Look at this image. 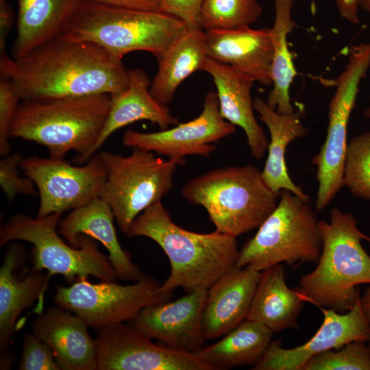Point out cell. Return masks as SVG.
<instances>
[{
	"mask_svg": "<svg viewBox=\"0 0 370 370\" xmlns=\"http://www.w3.org/2000/svg\"><path fill=\"white\" fill-rule=\"evenodd\" d=\"M207 57L234 66L262 85L272 84L270 28L205 31Z\"/></svg>",
	"mask_w": 370,
	"mask_h": 370,
	"instance_id": "21",
	"label": "cell"
},
{
	"mask_svg": "<svg viewBox=\"0 0 370 370\" xmlns=\"http://www.w3.org/2000/svg\"><path fill=\"white\" fill-rule=\"evenodd\" d=\"M262 14L258 0H203L200 25L204 31L249 27Z\"/></svg>",
	"mask_w": 370,
	"mask_h": 370,
	"instance_id": "30",
	"label": "cell"
},
{
	"mask_svg": "<svg viewBox=\"0 0 370 370\" xmlns=\"http://www.w3.org/2000/svg\"><path fill=\"white\" fill-rule=\"evenodd\" d=\"M370 67V43L351 47L347 62L335 80L336 90L328 106V125L324 143L312 159L318 188L315 210H323L343 186L347 151V125L359 85Z\"/></svg>",
	"mask_w": 370,
	"mask_h": 370,
	"instance_id": "10",
	"label": "cell"
},
{
	"mask_svg": "<svg viewBox=\"0 0 370 370\" xmlns=\"http://www.w3.org/2000/svg\"><path fill=\"white\" fill-rule=\"evenodd\" d=\"M343 186L356 197L370 201V131L348 143Z\"/></svg>",
	"mask_w": 370,
	"mask_h": 370,
	"instance_id": "31",
	"label": "cell"
},
{
	"mask_svg": "<svg viewBox=\"0 0 370 370\" xmlns=\"http://www.w3.org/2000/svg\"><path fill=\"white\" fill-rule=\"evenodd\" d=\"M110 95L97 94L46 101H21L10 130V137L36 143L49 156L64 159L77 153L75 160L86 162L107 119Z\"/></svg>",
	"mask_w": 370,
	"mask_h": 370,
	"instance_id": "4",
	"label": "cell"
},
{
	"mask_svg": "<svg viewBox=\"0 0 370 370\" xmlns=\"http://www.w3.org/2000/svg\"><path fill=\"white\" fill-rule=\"evenodd\" d=\"M95 345L97 370H213L195 353L154 343L129 322L99 330Z\"/></svg>",
	"mask_w": 370,
	"mask_h": 370,
	"instance_id": "13",
	"label": "cell"
},
{
	"mask_svg": "<svg viewBox=\"0 0 370 370\" xmlns=\"http://www.w3.org/2000/svg\"><path fill=\"white\" fill-rule=\"evenodd\" d=\"M160 1L163 12L179 18L188 29H201L200 14L203 0Z\"/></svg>",
	"mask_w": 370,
	"mask_h": 370,
	"instance_id": "36",
	"label": "cell"
},
{
	"mask_svg": "<svg viewBox=\"0 0 370 370\" xmlns=\"http://www.w3.org/2000/svg\"><path fill=\"white\" fill-rule=\"evenodd\" d=\"M187 29L165 12L84 0L64 34L97 44L121 59L136 51L149 52L157 59Z\"/></svg>",
	"mask_w": 370,
	"mask_h": 370,
	"instance_id": "6",
	"label": "cell"
},
{
	"mask_svg": "<svg viewBox=\"0 0 370 370\" xmlns=\"http://www.w3.org/2000/svg\"><path fill=\"white\" fill-rule=\"evenodd\" d=\"M207 58L205 31L188 28L157 58L158 69L149 86L151 95L160 103L169 104L182 82L202 70Z\"/></svg>",
	"mask_w": 370,
	"mask_h": 370,
	"instance_id": "27",
	"label": "cell"
},
{
	"mask_svg": "<svg viewBox=\"0 0 370 370\" xmlns=\"http://www.w3.org/2000/svg\"><path fill=\"white\" fill-rule=\"evenodd\" d=\"M23 159L19 153L15 152L1 157L0 160V185L10 204L18 195L37 194L34 181L27 176L19 175L18 167Z\"/></svg>",
	"mask_w": 370,
	"mask_h": 370,
	"instance_id": "33",
	"label": "cell"
},
{
	"mask_svg": "<svg viewBox=\"0 0 370 370\" xmlns=\"http://www.w3.org/2000/svg\"><path fill=\"white\" fill-rule=\"evenodd\" d=\"M21 99L9 78L0 77V156L10 153V130Z\"/></svg>",
	"mask_w": 370,
	"mask_h": 370,
	"instance_id": "35",
	"label": "cell"
},
{
	"mask_svg": "<svg viewBox=\"0 0 370 370\" xmlns=\"http://www.w3.org/2000/svg\"><path fill=\"white\" fill-rule=\"evenodd\" d=\"M19 370H61L51 348L33 332L23 338Z\"/></svg>",
	"mask_w": 370,
	"mask_h": 370,
	"instance_id": "34",
	"label": "cell"
},
{
	"mask_svg": "<svg viewBox=\"0 0 370 370\" xmlns=\"http://www.w3.org/2000/svg\"><path fill=\"white\" fill-rule=\"evenodd\" d=\"M323 314L322 324L304 344L283 348L281 341H271L255 370H302L313 356L329 349H338L357 341L370 342V323L360 304V294L352 309L338 312L319 308Z\"/></svg>",
	"mask_w": 370,
	"mask_h": 370,
	"instance_id": "15",
	"label": "cell"
},
{
	"mask_svg": "<svg viewBox=\"0 0 370 370\" xmlns=\"http://www.w3.org/2000/svg\"><path fill=\"white\" fill-rule=\"evenodd\" d=\"M360 304L364 314L370 323V286L365 289L362 295H360Z\"/></svg>",
	"mask_w": 370,
	"mask_h": 370,
	"instance_id": "40",
	"label": "cell"
},
{
	"mask_svg": "<svg viewBox=\"0 0 370 370\" xmlns=\"http://www.w3.org/2000/svg\"><path fill=\"white\" fill-rule=\"evenodd\" d=\"M32 332L53 350L61 370H97L95 339L74 313L58 306L39 312Z\"/></svg>",
	"mask_w": 370,
	"mask_h": 370,
	"instance_id": "20",
	"label": "cell"
},
{
	"mask_svg": "<svg viewBox=\"0 0 370 370\" xmlns=\"http://www.w3.org/2000/svg\"><path fill=\"white\" fill-rule=\"evenodd\" d=\"M305 301L298 291L288 286L284 266L277 264L261 272L245 319L259 322L273 332L298 329Z\"/></svg>",
	"mask_w": 370,
	"mask_h": 370,
	"instance_id": "26",
	"label": "cell"
},
{
	"mask_svg": "<svg viewBox=\"0 0 370 370\" xmlns=\"http://www.w3.org/2000/svg\"><path fill=\"white\" fill-rule=\"evenodd\" d=\"M126 235L156 242L169 258L171 272L161 284L164 292L182 288L186 293L208 291L236 264L235 237L214 231L197 233L175 224L162 201L145 209L132 222Z\"/></svg>",
	"mask_w": 370,
	"mask_h": 370,
	"instance_id": "2",
	"label": "cell"
},
{
	"mask_svg": "<svg viewBox=\"0 0 370 370\" xmlns=\"http://www.w3.org/2000/svg\"><path fill=\"white\" fill-rule=\"evenodd\" d=\"M21 101H46L124 89L128 70L122 59L97 44L65 34L0 65Z\"/></svg>",
	"mask_w": 370,
	"mask_h": 370,
	"instance_id": "1",
	"label": "cell"
},
{
	"mask_svg": "<svg viewBox=\"0 0 370 370\" xmlns=\"http://www.w3.org/2000/svg\"><path fill=\"white\" fill-rule=\"evenodd\" d=\"M302 370H370V351L367 342L352 341L313 356Z\"/></svg>",
	"mask_w": 370,
	"mask_h": 370,
	"instance_id": "32",
	"label": "cell"
},
{
	"mask_svg": "<svg viewBox=\"0 0 370 370\" xmlns=\"http://www.w3.org/2000/svg\"><path fill=\"white\" fill-rule=\"evenodd\" d=\"M363 115L365 119H370V106L365 110Z\"/></svg>",
	"mask_w": 370,
	"mask_h": 370,
	"instance_id": "42",
	"label": "cell"
},
{
	"mask_svg": "<svg viewBox=\"0 0 370 370\" xmlns=\"http://www.w3.org/2000/svg\"><path fill=\"white\" fill-rule=\"evenodd\" d=\"M182 195L205 208L216 231L235 238L258 228L280 197L251 164L215 169L197 176L184 186Z\"/></svg>",
	"mask_w": 370,
	"mask_h": 370,
	"instance_id": "5",
	"label": "cell"
},
{
	"mask_svg": "<svg viewBox=\"0 0 370 370\" xmlns=\"http://www.w3.org/2000/svg\"><path fill=\"white\" fill-rule=\"evenodd\" d=\"M84 0H18L12 58L18 59L64 33Z\"/></svg>",
	"mask_w": 370,
	"mask_h": 370,
	"instance_id": "24",
	"label": "cell"
},
{
	"mask_svg": "<svg viewBox=\"0 0 370 370\" xmlns=\"http://www.w3.org/2000/svg\"><path fill=\"white\" fill-rule=\"evenodd\" d=\"M99 155L107 170L99 197L110 206L121 231L126 234L140 213L171 191L180 163L138 148H133L127 156L110 151Z\"/></svg>",
	"mask_w": 370,
	"mask_h": 370,
	"instance_id": "9",
	"label": "cell"
},
{
	"mask_svg": "<svg viewBox=\"0 0 370 370\" xmlns=\"http://www.w3.org/2000/svg\"><path fill=\"white\" fill-rule=\"evenodd\" d=\"M340 16L353 25L359 23L360 0H335Z\"/></svg>",
	"mask_w": 370,
	"mask_h": 370,
	"instance_id": "39",
	"label": "cell"
},
{
	"mask_svg": "<svg viewBox=\"0 0 370 370\" xmlns=\"http://www.w3.org/2000/svg\"><path fill=\"white\" fill-rule=\"evenodd\" d=\"M98 3L132 9L162 12L160 0H92Z\"/></svg>",
	"mask_w": 370,
	"mask_h": 370,
	"instance_id": "38",
	"label": "cell"
},
{
	"mask_svg": "<svg viewBox=\"0 0 370 370\" xmlns=\"http://www.w3.org/2000/svg\"><path fill=\"white\" fill-rule=\"evenodd\" d=\"M82 166L64 159L32 156L23 158L20 167L31 178L39 195L38 217L73 210L99 197L107 170L99 154Z\"/></svg>",
	"mask_w": 370,
	"mask_h": 370,
	"instance_id": "12",
	"label": "cell"
},
{
	"mask_svg": "<svg viewBox=\"0 0 370 370\" xmlns=\"http://www.w3.org/2000/svg\"><path fill=\"white\" fill-rule=\"evenodd\" d=\"M24 258L23 248L12 243L0 268V369H10L12 356L10 350L12 336L18 316L38 299L40 301L51 275L33 268L22 280L15 271Z\"/></svg>",
	"mask_w": 370,
	"mask_h": 370,
	"instance_id": "17",
	"label": "cell"
},
{
	"mask_svg": "<svg viewBox=\"0 0 370 370\" xmlns=\"http://www.w3.org/2000/svg\"><path fill=\"white\" fill-rule=\"evenodd\" d=\"M207 293L197 290L173 301L147 306L129 323L151 339L195 353L204 345L201 319Z\"/></svg>",
	"mask_w": 370,
	"mask_h": 370,
	"instance_id": "16",
	"label": "cell"
},
{
	"mask_svg": "<svg viewBox=\"0 0 370 370\" xmlns=\"http://www.w3.org/2000/svg\"><path fill=\"white\" fill-rule=\"evenodd\" d=\"M273 333L259 322L245 319L221 340L195 354L213 370L256 365L272 341Z\"/></svg>",
	"mask_w": 370,
	"mask_h": 370,
	"instance_id": "28",
	"label": "cell"
},
{
	"mask_svg": "<svg viewBox=\"0 0 370 370\" xmlns=\"http://www.w3.org/2000/svg\"><path fill=\"white\" fill-rule=\"evenodd\" d=\"M114 215L110 206L99 197L71 210L58 225L60 234L74 247H79L77 237L87 235L99 241L109 253L108 258L117 278L136 282L145 273L132 262L129 251L122 248L113 223Z\"/></svg>",
	"mask_w": 370,
	"mask_h": 370,
	"instance_id": "22",
	"label": "cell"
},
{
	"mask_svg": "<svg viewBox=\"0 0 370 370\" xmlns=\"http://www.w3.org/2000/svg\"><path fill=\"white\" fill-rule=\"evenodd\" d=\"M14 12L6 0H0V55L6 53V40L14 23Z\"/></svg>",
	"mask_w": 370,
	"mask_h": 370,
	"instance_id": "37",
	"label": "cell"
},
{
	"mask_svg": "<svg viewBox=\"0 0 370 370\" xmlns=\"http://www.w3.org/2000/svg\"><path fill=\"white\" fill-rule=\"evenodd\" d=\"M253 106L270 133L268 156L261 171L264 182L274 193H280L283 189L288 190L309 201V196L290 177L285 160L288 145L296 138L305 136L308 132L301 121L300 112L279 113L260 97L253 101Z\"/></svg>",
	"mask_w": 370,
	"mask_h": 370,
	"instance_id": "25",
	"label": "cell"
},
{
	"mask_svg": "<svg viewBox=\"0 0 370 370\" xmlns=\"http://www.w3.org/2000/svg\"><path fill=\"white\" fill-rule=\"evenodd\" d=\"M322 238L309 204L288 190L276 208L238 252L235 266L262 271L277 264L317 263Z\"/></svg>",
	"mask_w": 370,
	"mask_h": 370,
	"instance_id": "7",
	"label": "cell"
},
{
	"mask_svg": "<svg viewBox=\"0 0 370 370\" xmlns=\"http://www.w3.org/2000/svg\"><path fill=\"white\" fill-rule=\"evenodd\" d=\"M62 213H52L36 218L23 214L13 215L0 230V245L24 241L33 245L34 268L46 270L51 276L62 275L73 283L92 275L104 282H115L116 271L98 248L97 241L85 235L77 237L79 247L67 244L58 234Z\"/></svg>",
	"mask_w": 370,
	"mask_h": 370,
	"instance_id": "8",
	"label": "cell"
},
{
	"mask_svg": "<svg viewBox=\"0 0 370 370\" xmlns=\"http://www.w3.org/2000/svg\"><path fill=\"white\" fill-rule=\"evenodd\" d=\"M261 272L234 266L208 290L201 319L205 340L224 336L246 319Z\"/></svg>",
	"mask_w": 370,
	"mask_h": 370,
	"instance_id": "19",
	"label": "cell"
},
{
	"mask_svg": "<svg viewBox=\"0 0 370 370\" xmlns=\"http://www.w3.org/2000/svg\"><path fill=\"white\" fill-rule=\"evenodd\" d=\"M275 20L270 28L273 56L271 75L273 88L267 103L281 114L295 112L290 97V88L297 72L288 49L287 37L295 27L292 18L294 0H273Z\"/></svg>",
	"mask_w": 370,
	"mask_h": 370,
	"instance_id": "29",
	"label": "cell"
},
{
	"mask_svg": "<svg viewBox=\"0 0 370 370\" xmlns=\"http://www.w3.org/2000/svg\"><path fill=\"white\" fill-rule=\"evenodd\" d=\"M235 132V125L220 114L217 92L210 91L205 97L202 112L196 118L156 132L129 130L123 136V144L126 147L155 152L182 164L187 156L209 158L217 149L212 143Z\"/></svg>",
	"mask_w": 370,
	"mask_h": 370,
	"instance_id": "14",
	"label": "cell"
},
{
	"mask_svg": "<svg viewBox=\"0 0 370 370\" xmlns=\"http://www.w3.org/2000/svg\"><path fill=\"white\" fill-rule=\"evenodd\" d=\"M151 82L147 74L141 69L128 70V82L122 90L110 95V111L88 159L100 149L116 130L134 122L146 120L166 130L179 120L172 115L166 105L158 102L151 94Z\"/></svg>",
	"mask_w": 370,
	"mask_h": 370,
	"instance_id": "23",
	"label": "cell"
},
{
	"mask_svg": "<svg viewBox=\"0 0 370 370\" xmlns=\"http://www.w3.org/2000/svg\"><path fill=\"white\" fill-rule=\"evenodd\" d=\"M322 249L317 267L301 277L298 291L319 308L346 312L360 294L358 285L370 284V256L361 244L370 238L360 231L354 216L334 208L330 222L318 221Z\"/></svg>",
	"mask_w": 370,
	"mask_h": 370,
	"instance_id": "3",
	"label": "cell"
},
{
	"mask_svg": "<svg viewBox=\"0 0 370 370\" xmlns=\"http://www.w3.org/2000/svg\"><path fill=\"white\" fill-rule=\"evenodd\" d=\"M203 71L212 78L221 116L245 133L251 154L261 159L269 145L262 127L254 113L251 89L255 80L245 72L207 58Z\"/></svg>",
	"mask_w": 370,
	"mask_h": 370,
	"instance_id": "18",
	"label": "cell"
},
{
	"mask_svg": "<svg viewBox=\"0 0 370 370\" xmlns=\"http://www.w3.org/2000/svg\"><path fill=\"white\" fill-rule=\"evenodd\" d=\"M160 286L146 274L128 285L104 281L93 284L82 278L69 286H57L53 300L99 331L129 322L145 308L171 300L173 291L164 292Z\"/></svg>",
	"mask_w": 370,
	"mask_h": 370,
	"instance_id": "11",
	"label": "cell"
},
{
	"mask_svg": "<svg viewBox=\"0 0 370 370\" xmlns=\"http://www.w3.org/2000/svg\"><path fill=\"white\" fill-rule=\"evenodd\" d=\"M360 6L370 14V0H360Z\"/></svg>",
	"mask_w": 370,
	"mask_h": 370,
	"instance_id": "41",
	"label": "cell"
},
{
	"mask_svg": "<svg viewBox=\"0 0 370 370\" xmlns=\"http://www.w3.org/2000/svg\"><path fill=\"white\" fill-rule=\"evenodd\" d=\"M368 347H369V351H370V342H369Z\"/></svg>",
	"mask_w": 370,
	"mask_h": 370,
	"instance_id": "43",
	"label": "cell"
}]
</instances>
